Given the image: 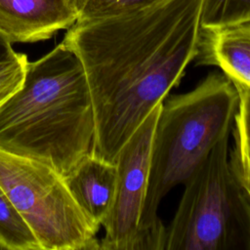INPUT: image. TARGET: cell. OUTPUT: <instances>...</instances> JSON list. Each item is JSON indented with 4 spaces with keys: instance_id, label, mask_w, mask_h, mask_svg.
<instances>
[{
    "instance_id": "obj_1",
    "label": "cell",
    "mask_w": 250,
    "mask_h": 250,
    "mask_svg": "<svg viewBox=\"0 0 250 250\" xmlns=\"http://www.w3.org/2000/svg\"><path fill=\"white\" fill-rule=\"evenodd\" d=\"M202 0H164L109 18L76 21L63 40L80 60L91 95V153L109 162L167 98L198 54Z\"/></svg>"
},
{
    "instance_id": "obj_2",
    "label": "cell",
    "mask_w": 250,
    "mask_h": 250,
    "mask_svg": "<svg viewBox=\"0 0 250 250\" xmlns=\"http://www.w3.org/2000/svg\"><path fill=\"white\" fill-rule=\"evenodd\" d=\"M95 119L85 71L62 42L28 62L21 88L0 105V149L68 175L91 152Z\"/></svg>"
},
{
    "instance_id": "obj_3",
    "label": "cell",
    "mask_w": 250,
    "mask_h": 250,
    "mask_svg": "<svg viewBox=\"0 0 250 250\" xmlns=\"http://www.w3.org/2000/svg\"><path fill=\"white\" fill-rule=\"evenodd\" d=\"M238 93L224 74L211 72L193 90L166 98L151 142L147 191L140 219L144 250H161L165 227L157 211L162 199L229 135Z\"/></svg>"
},
{
    "instance_id": "obj_4",
    "label": "cell",
    "mask_w": 250,
    "mask_h": 250,
    "mask_svg": "<svg viewBox=\"0 0 250 250\" xmlns=\"http://www.w3.org/2000/svg\"><path fill=\"white\" fill-rule=\"evenodd\" d=\"M223 138L184 183L161 250H250V196Z\"/></svg>"
},
{
    "instance_id": "obj_5",
    "label": "cell",
    "mask_w": 250,
    "mask_h": 250,
    "mask_svg": "<svg viewBox=\"0 0 250 250\" xmlns=\"http://www.w3.org/2000/svg\"><path fill=\"white\" fill-rule=\"evenodd\" d=\"M0 189L41 250L100 249L98 229L82 212L56 170L0 149Z\"/></svg>"
},
{
    "instance_id": "obj_6",
    "label": "cell",
    "mask_w": 250,
    "mask_h": 250,
    "mask_svg": "<svg viewBox=\"0 0 250 250\" xmlns=\"http://www.w3.org/2000/svg\"><path fill=\"white\" fill-rule=\"evenodd\" d=\"M161 104L145 119L119 150L112 206L103 224V250H144L140 219L147 191L151 142Z\"/></svg>"
},
{
    "instance_id": "obj_7",
    "label": "cell",
    "mask_w": 250,
    "mask_h": 250,
    "mask_svg": "<svg viewBox=\"0 0 250 250\" xmlns=\"http://www.w3.org/2000/svg\"><path fill=\"white\" fill-rule=\"evenodd\" d=\"M76 21L68 0H0V32L12 44L50 39Z\"/></svg>"
},
{
    "instance_id": "obj_8",
    "label": "cell",
    "mask_w": 250,
    "mask_h": 250,
    "mask_svg": "<svg viewBox=\"0 0 250 250\" xmlns=\"http://www.w3.org/2000/svg\"><path fill=\"white\" fill-rule=\"evenodd\" d=\"M116 177L115 163L91 152L63 177L75 202L98 229L103 226L112 206Z\"/></svg>"
},
{
    "instance_id": "obj_9",
    "label": "cell",
    "mask_w": 250,
    "mask_h": 250,
    "mask_svg": "<svg viewBox=\"0 0 250 250\" xmlns=\"http://www.w3.org/2000/svg\"><path fill=\"white\" fill-rule=\"evenodd\" d=\"M197 65L219 67L232 82L250 86V22L201 29Z\"/></svg>"
},
{
    "instance_id": "obj_10",
    "label": "cell",
    "mask_w": 250,
    "mask_h": 250,
    "mask_svg": "<svg viewBox=\"0 0 250 250\" xmlns=\"http://www.w3.org/2000/svg\"><path fill=\"white\" fill-rule=\"evenodd\" d=\"M238 107L234 115V147L230 164L250 196V86L236 83Z\"/></svg>"
},
{
    "instance_id": "obj_11",
    "label": "cell",
    "mask_w": 250,
    "mask_h": 250,
    "mask_svg": "<svg viewBox=\"0 0 250 250\" xmlns=\"http://www.w3.org/2000/svg\"><path fill=\"white\" fill-rule=\"evenodd\" d=\"M250 22V0H202L201 29H218Z\"/></svg>"
},
{
    "instance_id": "obj_12",
    "label": "cell",
    "mask_w": 250,
    "mask_h": 250,
    "mask_svg": "<svg viewBox=\"0 0 250 250\" xmlns=\"http://www.w3.org/2000/svg\"><path fill=\"white\" fill-rule=\"evenodd\" d=\"M164 0H68L76 21L98 20L138 11Z\"/></svg>"
},
{
    "instance_id": "obj_13",
    "label": "cell",
    "mask_w": 250,
    "mask_h": 250,
    "mask_svg": "<svg viewBox=\"0 0 250 250\" xmlns=\"http://www.w3.org/2000/svg\"><path fill=\"white\" fill-rule=\"evenodd\" d=\"M27 62V56L21 53L14 61L0 62V105L21 88Z\"/></svg>"
},
{
    "instance_id": "obj_14",
    "label": "cell",
    "mask_w": 250,
    "mask_h": 250,
    "mask_svg": "<svg viewBox=\"0 0 250 250\" xmlns=\"http://www.w3.org/2000/svg\"><path fill=\"white\" fill-rule=\"evenodd\" d=\"M20 54L12 48V43L0 32V62L14 61L19 58Z\"/></svg>"
}]
</instances>
